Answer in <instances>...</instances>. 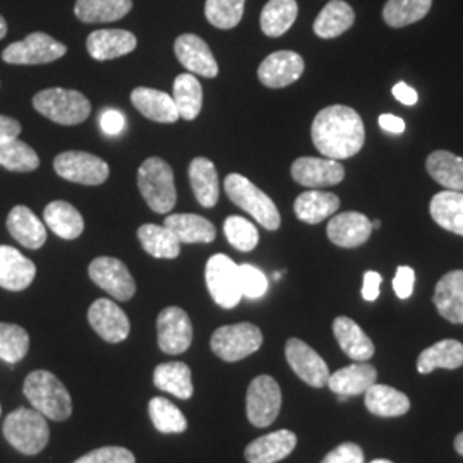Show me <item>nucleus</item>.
<instances>
[{
	"label": "nucleus",
	"mask_w": 463,
	"mask_h": 463,
	"mask_svg": "<svg viewBox=\"0 0 463 463\" xmlns=\"http://www.w3.org/2000/svg\"><path fill=\"white\" fill-rule=\"evenodd\" d=\"M136 45V36L126 30H97L86 40L88 53L99 62L124 57L134 52Z\"/></svg>",
	"instance_id": "obj_22"
},
{
	"label": "nucleus",
	"mask_w": 463,
	"mask_h": 463,
	"mask_svg": "<svg viewBox=\"0 0 463 463\" xmlns=\"http://www.w3.org/2000/svg\"><path fill=\"white\" fill-rule=\"evenodd\" d=\"M36 277V266L17 249L0 246V287L11 292L26 290Z\"/></svg>",
	"instance_id": "obj_21"
},
{
	"label": "nucleus",
	"mask_w": 463,
	"mask_h": 463,
	"mask_svg": "<svg viewBox=\"0 0 463 463\" xmlns=\"http://www.w3.org/2000/svg\"><path fill=\"white\" fill-rule=\"evenodd\" d=\"M432 0H388L383 9V19L392 28L414 24L430 14Z\"/></svg>",
	"instance_id": "obj_42"
},
{
	"label": "nucleus",
	"mask_w": 463,
	"mask_h": 463,
	"mask_svg": "<svg viewBox=\"0 0 463 463\" xmlns=\"http://www.w3.org/2000/svg\"><path fill=\"white\" fill-rule=\"evenodd\" d=\"M249 422L256 428H268L280 414L281 390L271 376H258L250 381L246 398Z\"/></svg>",
	"instance_id": "obj_11"
},
{
	"label": "nucleus",
	"mask_w": 463,
	"mask_h": 463,
	"mask_svg": "<svg viewBox=\"0 0 463 463\" xmlns=\"http://www.w3.org/2000/svg\"><path fill=\"white\" fill-rule=\"evenodd\" d=\"M7 34V23H5V19L0 16V40L4 38Z\"/></svg>",
	"instance_id": "obj_58"
},
{
	"label": "nucleus",
	"mask_w": 463,
	"mask_h": 463,
	"mask_svg": "<svg viewBox=\"0 0 463 463\" xmlns=\"http://www.w3.org/2000/svg\"><path fill=\"white\" fill-rule=\"evenodd\" d=\"M364 395L367 411L378 417H400L407 414L411 409L409 397L386 384L376 383L365 392Z\"/></svg>",
	"instance_id": "obj_36"
},
{
	"label": "nucleus",
	"mask_w": 463,
	"mask_h": 463,
	"mask_svg": "<svg viewBox=\"0 0 463 463\" xmlns=\"http://www.w3.org/2000/svg\"><path fill=\"white\" fill-rule=\"evenodd\" d=\"M227 241L241 252L254 250L260 242L258 229L242 216H229L223 223Z\"/></svg>",
	"instance_id": "obj_47"
},
{
	"label": "nucleus",
	"mask_w": 463,
	"mask_h": 463,
	"mask_svg": "<svg viewBox=\"0 0 463 463\" xmlns=\"http://www.w3.org/2000/svg\"><path fill=\"white\" fill-rule=\"evenodd\" d=\"M67 53L64 43L57 42L50 34L36 32L30 33L23 42L11 43L2 52V59L14 66H40L59 61Z\"/></svg>",
	"instance_id": "obj_8"
},
{
	"label": "nucleus",
	"mask_w": 463,
	"mask_h": 463,
	"mask_svg": "<svg viewBox=\"0 0 463 463\" xmlns=\"http://www.w3.org/2000/svg\"><path fill=\"white\" fill-rule=\"evenodd\" d=\"M304 59L298 52L280 50L268 55L258 69L260 81L268 88H285L296 83L304 72Z\"/></svg>",
	"instance_id": "obj_18"
},
{
	"label": "nucleus",
	"mask_w": 463,
	"mask_h": 463,
	"mask_svg": "<svg viewBox=\"0 0 463 463\" xmlns=\"http://www.w3.org/2000/svg\"><path fill=\"white\" fill-rule=\"evenodd\" d=\"M373 225L367 216L359 212H347L333 216L328 223V239L338 248H359L371 237Z\"/></svg>",
	"instance_id": "obj_19"
},
{
	"label": "nucleus",
	"mask_w": 463,
	"mask_h": 463,
	"mask_svg": "<svg viewBox=\"0 0 463 463\" xmlns=\"http://www.w3.org/2000/svg\"><path fill=\"white\" fill-rule=\"evenodd\" d=\"M137 187L149 208L158 213H170L177 203L174 170L164 158L151 156L137 170Z\"/></svg>",
	"instance_id": "obj_3"
},
{
	"label": "nucleus",
	"mask_w": 463,
	"mask_h": 463,
	"mask_svg": "<svg viewBox=\"0 0 463 463\" xmlns=\"http://www.w3.org/2000/svg\"><path fill=\"white\" fill-rule=\"evenodd\" d=\"M371 225H373V229H381L380 220H374V222H371Z\"/></svg>",
	"instance_id": "obj_59"
},
{
	"label": "nucleus",
	"mask_w": 463,
	"mask_h": 463,
	"mask_svg": "<svg viewBox=\"0 0 463 463\" xmlns=\"http://www.w3.org/2000/svg\"><path fill=\"white\" fill-rule=\"evenodd\" d=\"M99 126H101L103 133L116 136V134H120L124 131V128H126V118H124V116H122L118 110L109 109V110L101 112V116H99Z\"/></svg>",
	"instance_id": "obj_52"
},
{
	"label": "nucleus",
	"mask_w": 463,
	"mask_h": 463,
	"mask_svg": "<svg viewBox=\"0 0 463 463\" xmlns=\"http://www.w3.org/2000/svg\"><path fill=\"white\" fill-rule=\"evenodd\" d=\"M321 463H364V451L355 443H342L331 449Z\"/></svg>",
	"instance_id": "obj_50"
},
{
	"label": "nucleus",
	"mask_w": 463,
	"mask_h": 463,
	"mask_svg": "<svg viewBox=\"0 0 463 463\" xmlns=\"http://www.w3.org/2000/svg\"><path fill=\"white\" fill-rule=\"evenodd\" d=\"M311 137L323 156L340 162L357 155L364 146V122L354 109L331 105L315 117Z\"/></svg>",
	"instance_id": "obj_1"
},
{
	"label": "nucleus",
	"mask_w": 463,
	"mask_h": 463,
	"mask_svg": "<svg viewBox=\"0 0 463 463\" xmlns=\"http://www.w3.org/2000/svg\"><path fill=\"white\" fill-rule=\"evenodd\" d=\"M2 430L7 443L23 455H38L49 445L47 417L34 409L19 407L5 417Z\"/></svg>",
	"instance_id": "obj_4"
},
{
	"label": "nucleus",
	"mask_w": 463,
	"mask_h": 463,
	"mask_svg": "<svg viewBox=\"0 0 463 463\" xmlns=\"http://www.w3.org/2000/svg\"><path fill=\"white\" fill-rule=\"evenodd\" d=\"M340 208V199L333 193L311 189L302 193L294 203V212L300 222L316 225L336 213Z\"/></svg>",
	"instance_id": "obj_30"
},
{
	"label": "nucleus",
	"mask_w": 463,
	"mask_h": 463,
	"mask_svg": "<svg viewBox=\"0 0 463 463\" xmlns=\"http://www.w3.org/2000/svg\"><path fill=\"white\" fill-rule=\"evenodd\" d=\"M19 133H21V124L16 118L0 116V143L13 137H19Z\"/></svg>",
	"instance_id": "obj_54"
},
{
	"label": "nucleus",
	"mask_w": 463,
	"mask_h": 463,
	"mask_svg": "<svg viewBox=\"0 0 463 463\" xmlns=\"http://www.w3.org/2000/svg\"><path fill=\"white\" fill-rule=\"evenodd\" d=\"M206 285L213 300L223 309L235 307L242 298L239 265H235L225 254H215L208 260Z\"/></svg>",
	"instance_id": "obj_10"
},
{
	"label": "nucleus",
	"mask_w": 463,
	"mask_h": 463,
	"mask_svg": "<svg viewBox=\"0 0 463 463\" xmlns=\"http://www.w3.org/2000/svg\"><path fill=\"white\" fill-rule=\"evenodd\" d=\"M225 193L235 206L252 216L266 231H277L280 227V212L277 204L248 177L241 174L227 175Z\"/></svg>",
	"instance_id": "obj_5"
},
{
	"label": "nucleus",
	"mask_w": 463,
	"mask_h": 463,
	"mask_svg": "<svg viewBox=\"0 0 463 463\" xmlns=\"http://www.w3.org/2000/svg\"><path fill=\"white\" fill-rule=\"evenodd\" d=\"M33 107L36 112L47 117L61 126L81 124L91 112L90 99L76 90L49 88L34 95Z\"/></svg>",
	"instance_id": "obj_6"
},
{
	"label": "nucleus",
	"mask_w": 463,
	"mask_h": 463,
	"mask_svg": "<svg viewBox=\"0 0 463 463\" xmlns=\"http://www.w3.org/2000/svg\"><path fill=\"white\" fill-rule=\"evenodd\" d=\"M381 283H383V277L378 271H365L364 283H363V298L367 302H374L378 298Z\"/></svg>",
	"instance_id": "obj_53"
},
{
	"label": "nucleus",
	"mask_w": 463,
	"mask_h": 463,
	"mask_svg": "<svg viewBox=\"0 0 463 463\" xmlns=\"http://www.w3.org/2000/svg\"><path fill=\"white\" fill-rule=\"evenodd\" d=\"M164 225L175 233L181 244H210L215 241V225L203 216L175 213L166 216Z\"/></svg>",
	"instance_id": "obj_28"
},
{
	"label": "nucleus",
	"mask_w": 463,
	"mask_h": 463,
	"mask_svg": "<svg viewBox=\"0 0 463 463\" xmlns=\"http://www.w3.org/2000/svg\"><path fill=\"white\" fill-rule=\"evenodd\" d=\"M189 181L199 204L203 208H213L220 198L215 164L204 156L194 158L189 165Z\"/></svg>",
	"instance_id": "obj_29"
},
{
	"label": "nucleus",
	"mask_w": 463,
	"mask_h": 463,
	"mask_svg": "<svg viewBox=\"0 0 463 463\" xmlns=\"http://www.w3.org/2000/svg\"><path fill=\"white\" fill-rule=\"evenodd\" d=\"M23 392L34 411L50 420L62 422L72 414V400L62 381L50 371H33L26 376Z\"/></svg>",
	"instance_id": "obj_2"
},
{
	"label": "nucleus",
	"mask_w": 463,
	"mask_h": 463,
	"mask_svg": "<svg viewBox=\"0 0 463 463\" xmlns=\"http://www.w3.org/2000/svg\"><path fill=\"white\" fill-rule=\"evenodd\" d=\"M174 101L179 116L185 120H194L203 109V86L191 72L179 74L174 81Z\"/></svg>",
	"instance_id": "obj_41"
},
{
	"label": "nucleus",
	"mask_w": 463,
	"mask_h": 463,
	"mask_svg": "<svg viewBox=\"0 0 463 463\" xmlns=\"http://www.w3.org/2000/svg\"><path fill=\"white\" fill-rule=\"evenodd\" d=\"M381 129L386 133L402 134L405 131V120L402 117L392 116V114H383L380 117Z\"/></svg>",
	"instance_id": "obj_56"
},
{
	"label": "nucleus",
	"mask_w": 463,
	"mask_h": 463,
	"mask_svg": "<svg viewBox=\"0 0 463 463\" xmlns=\"http://www.w3.org/2000/svg\"><path fill=\"white\" fill-rule=\"evenodd\" d=\"M90 279L117 300H129L136 294V281L131 271L120 260L101 256L88 268Z\"/></svg>",
	"instance_id": "obj_12"
},
{
	"label": "nucleus",
	"mask_w": 463,
	"mask_h": 463,
	"mask_svg": "<svg viewBox=\"0 0 463 463\" xmlns=\"http://www.w3.org/2000/svg\"><path fill=\"white\" fill-rule=\"evenodd\" d=\"M153 381L158 390L181 400H189L194 393L191 369L184 363H164L156 365Z\"/></svg>",
	"instance_id": "obj_39"
},
{
	"label": "nucleus",
	"mask_w": 463,
	"mask_h": 463,
	"mask_svg": "<svg viewBox=\"0 0 463 463\" xmlns=\"http://www.w3.org/2000/svg\"><path fill=\"white\" fill-rule=\"evenodd\" d=\"M156 331L158 345L170 355L184 354L193 344V323L181 307H165L156 319Z\"/></svg>",
	"instance_id": "obj_13"
},
{
	"label": "nucleus",
	"mask_w": 463,
	"mask_h": 463,
	"mask_svg": "<svg viewBox=\"0 0 463 463\" xmlns=\"http://www.w3.org/2000/svg\"><path fill=\"white\" fill-rule=\"evenodd\" d=\"M74 463H136V458L128 448L103 447L86 453Z\"/></svg>",
	"instance_id": "obj_49"
},
{
	"label": "nucleus",
	"mask_w": 463,
	"mask_h": 463,
	"mask_svg": "<svg viewBox=\"0 0 463 463\" xmlns=\"http://www.w3.org/2000/svg\"><path fill=\"white\" fill-rule=\"evenodd\" d=\"M148 412L153 426L164 434H181L187 430V419L184 417L181 409L166 398L149 400Z\"/></svg>",
	"instance_id": "obj_44"
},
{
	"label": "nucleus",
	"mask_w": 463,
	"mask_h": 463,
	"mask_svg": "<svg viewBox=\"0 0 463 463\" xmlns=\"http://www.w3.org/2000/svg\"><path fill=\"white\" fill-rule=\"evenodd\" d=\"M432 302L449 323L463 325V269L449 271L438 281Z\"/></svg>",
	"instance_id": "obj_25"
},
{
	"label": "nucleus",
	"mask_w": 463,
	"mask_h": 463,
	"mask_svg": "<svg viewBox=\"0 0 463 463\" xmlns=\"http://www.w3.org/2000/svg\"><path fill=\"white\" fill-rule=\"evenodd\" d=\"M30 350L28 331L17 325L0 323V359L7 364H17Z\"/></svg>",
	"instance_id": "obj_45"
},
{
	"label": "nucleus",
	"mask_w": 463,
	"mask_h": 463,
	"mask_svg": "<svg viewBox=\"0 0 463 463\" xmlns=\"http://www.w3.org/2000/svg\"><path fill=\"white\" fill-rule=\"evenodd\" d=\"M263 345V333L252 323L222 326L213 333L210 347L222 361L237 363L258 352Z\"/></svg>",
	"instance_id": "obj_7"
},
{
	"label": "nucleus",
	"mask_w": 463,
	"mask_h": 463,
	"mask_svg": "<svg viewBox=\"0 0 463 463\" xmlns=\"http://www.w3.org/2000/svg\"><path fill=\"white\" fill-rule=\"evenodd\" d=\"M246 0H206L204 16L218 30L235 28L244 16Z\"/></svg>",
	"instance_id": "obj_46"
},
{
	"label": "nucleus",
	"mask_w": 463,
	"mask_h": 463,
	"mask_svg": "<svg viewBox=\"0 0 463 463\" xmlns=\"http://www.w3.org/2000/svg\"><path fill=\"white\" fill-rule=\"evenodd\" d=\"M239 280L242 298H261L269 287L265 273L252 265L239 266Z\"/></svg>",
	"instance_id": "obj_48"
},
{
	"label": "nucleus",
	"mask_w": 463,
	"mask_h": 463,
	"mask_svg": "<svg viewBox=\"0 0 463 463\" xmlns=\"http://www.w3.org/2000/svg\"><path fill=\"white\" fill-rule=\"evenodd\" d=\"M292 177L296 183L311 189L336 185L345 177V168L338 160L300 156L292 164Z\"/></svg>",
	"instance_id": "obj_16"
},
{
	"label": "nucleus",
	"mask_w": 463,
	"mask_h": 463,
	"mask_svg": "<svg viewBox=\"0 0 463 463\" xmlns=\"http://www.w3.org/2000/svg\"><path fill=\"white\" fill-rule=\"evenodd\" d=\"M432 220L448 232L463 235V193L441 191L434 194L430 204Z\"/></svg>",
	"instance_id": "obj_34"
},
{
	"label": "nucleus",
	"mask_w": 463,
	"mask_h": 463,
	"mask_svg": "<svg viewBox=\"0 0 463 463\" xmlns=\"http://www.w3.org/2000/svg\"><path fill=\"white\" fill-rule=\"evenodd\" d=\"M455 449L463 457V432L455 438Z\"/></svg>",
	"instance_id": "obj_57"
},
{
	"label": "nucleus",
	"mask_w": 463,
	"mask_h": 463,
	"mask_svg": "<svg viewBox=\"0 0 463 463\" xmlns=\"http://www.w3.org/2000/svg\"><path fill=\"white\" fill-rule=\"evenodd\" d=\"M333 333L340 348L355 363H367L374 355V344L363 328L347 316L333 321Z\"/></svg>",
	"instance_id": "obj_26"
},
{
	"label": "nucleus",
	"mask_w": 463,
	"mask_h": 463,
	"mask_svg": "<svg viewBox=\"0 0 463 463\" xmlns=\"http://www.w3.org/2000/svg\"><path fill=\"white\" fill-rule=\"evenodd\" d=\"M355 23V13L345 0H331L315 21V33L319 38L330 40L345 33Z\"/></svg>",
	"instance_id": "obj_32"
},
{
	"label": "nucleus",
	"mask_w": 463,
	"mask_h": 463,
	"mask_svg": "<svg viewBox=\"0 0 463 463\" xmlns=\"http://www.w3.org/2000/svg\"><path fill=\"white\" fill-rule=\"evenodd\" d=\"M393 97H395L400 103L409 105V107L415 105V103H417V99H419L417 91H415L412 86H409L407 83L395 84V86H393Z\"/></svg>",
	"instance_id": "obj_55"
},
{
	"label": "nucleus",
	"mask_w": 463,
	"mask_h": 463,
	"mask_svg": "<svg viewBox=\"0 0 463 463\" xmlns=\"http://www.w3.org/2000/svg\"><path fill=\"white\" fill-rule=\"evenodd\" d=\"M175 57L191 74L203 78H216L218 64L208 43L198 34H181L175 40Z\"/></svg>",
	"instance_id": "obj_17"
},
{
	"label": "nucleus",
	"mask_w": 463,
	"mask_h": 463,
	"mask_svg": "<svg viewBox=\"0 0 463 463\" xmlns=\"http://www.w3.org/2000/svg\"><path fill=\"white\" fill-rule=\"evenodd\" d=\"M131 101L139 114L153 122L174 124L181 118L175 101L165 91L139 86L131 93Z\"/></svg>",
	"instance_id": "obj_23"
},
{
	"label": "nucleus",
	"mask_w": 463,
	"mask_h": 463,
	"mask_svg": "<svg viewBox=\"0 0 463 463\" xmlns=\"http://www.w3.org/2000/svg\"><path fill=\"white\" fill-rule=\"evenodd\" d=\"M371 463H393L390 462V460H373Z\"/></svg>",
	"instance_id": "obj_60"
},
{
	"label": "nucleus",
	"mask_w": 463,
	"mask_h": 463,
	"mask_svg": "<svg viewBox=\"0 0 463 463\" xmlns=\"http://www.w3.org/2000/svg\"><path fill=\"white\" fill-rule=\"evenodd\" d=\"M296 447L298 436L292 430H275L249 443L244 457L249 463H277L287 458Z\"/></svg>",
	"instance_id": "obj_20"
},
{
	"label": "nucleus",
	"mask_w": 463,
	"mask_h": 463,
	"mask_svg": "<svg viewBox=\"0 0 463 463\" xmlns=\"http://www.w3.org/2000/svg\"><path fill=\"white\" fill-rule=\"evenodd\" d=\"M378 371L367 363H355L347 365L335 374H330L328 388L338 397H357L376 384Z\"/></svg>",
	"instance_id": "obj_24"
},
{
	"label": "nucleus",
	"mask_w": 463,
	"mask_h": 463,
	"mask_svg": "<svg viewBox=\"0 0 463 463\" xmlns=\"http://www.w3.org/2000/svg\"><path fill=\"white\" fill-rule=\"evenodd\" d=\"M426 168L430 177L448 191L463 193V158L439 149L428 156Z\"/></svg>",
	"instance_id": "obj_37"
},
{
	"label": "nucleus",
	"mask_w": 463,
	"mask_h": 463,
	"mask_svg": "<svg viewBox=\"0 0 463 463\" xmlns=\"http://www.w3.org/2000/svg\"><path fill=\"white\" fill-rule=\"evenodd\" d=\"M137 239L143 249L153 258L175 260L181 254V241L165 225H141L137 231Z\"/></svg>",
	"instance_id": "obj_38"
},
{
	"label": "nucleus",
	"mask_w": 463,
	"mask_h": 463,
	"mask_svg": "<svg viewBox=\"0 0 463 463\" xmlns=\"http://www.w3.org/2000/svg\"><path fill=\"white\" fill-rule=\"evenodd\" d=\"M415 271L411 266H400L393 280V288L398 298H409L414 292Z\"/></svg>",
	"instance_id": "obj_51"
},
{
	"label": "nucleus",
	"mask_w": 463,
	"mask_h": 463,
	"mask_svg": "<svg viewBox=\"0 0 463 463\" xmlns=\"http://www.w3.org/2000/svg\"><path fill=\"white\" fill-rule=\"evenodd\" d=\"M298 5L296 0H268L261 11V30L266 36L279 38L287 33L296 23Z\"/></svg>",
	"instance_id": "obj_40"
},
{
	"label": "nucleus",
	"mask_w": 463,
	"mask_h": 463,
	"mask_svg": "<svg viewBox=\"0 0 463 463\" xmlns=\"http://www.w3.org/2000/svg\"><path fill=\"white\" fill-rule=\"evenodd\" d=\"M40 165V158L30 145L13 137L0 143V166L11 172H33Z\"/></svg>",
	"instance_id": "obj_43"
},
{
	"label": "nucleus",
	"mask_w": 463,
	"mask_h": 463,
	"mask_svg": "<svg viewBox=\"0 0 463 463\" xmlns=\"http://www.w3.org/2000/svg\"><path fill=\"white\" fill-rule=\"evenodd\" d=\"M88 321L91 328L109 344H120L129 336L131 323L128 315L114 300L99 298L88 309Z\"/></svg>",
	"instance_id": "obj_15"
},
{
	"label": "nucleus",
	"mask_w": 463,
	"mask_h": 463,
	"mask_svg": "<svg viewBox=\"0 0 463 463\" xmlns=\"http://www.w3.org/2000/svg\"><path fill=\"white\" fill-rule=\"evenodd\" d=\"M281 277V273H275V275H273V279H275V280H279V279H280Z\"/></svg>",
	"instance_id": "obj_61"
},
{
	"label": "nucleus",
	"mask_w": 463,
	"mask_h": 463,
	"mask_svg": "<svg viewBox=\"0 0 463 463\" xmlns=\"http://www.w3.org/2000/svg\"><path fill=\"white\" fill-rule=\"evenodd\" d=\"M7 231L26 249H40L47 241V229L28 206H14L7 216Z\"/></svg>",
	"instance_id": "obj_27"
},
{
	"label": "nucleus",
	"mask_w": 463,
	"mask_h": 463,
	"mask_svg": "<svg viewBox=\"0 0 463 463\" xmlns=\"http://www.w3.org/2000/svg\"><path fill=\"white\" fill-rule=\"evenodd\" d=\"M43 220L50 231L66 241L78 239L84 231L83 216L67 201L49 203L43 212Z\"/></svg>",
	"instance_id": "obj_31"
},
{
	"label": "nucleus",
	"mask_w": 463,
	"mask_h": 463,
	"mask_svg": "<svg viewBox=\"0 0 463 463\" xmlns=\"http://www.w3.org/2000/svg\"><path fill=\"white\" fill-rule=\"evenodd\" d=\"M53 168L59 177L69 183L99 185L110 175L109 164L97 155L86 151H66L55 156Z\"/></svg>",
	"instance_id": "obj_9"
},
{
	"label": "nucleus",
	"mask_w": 463,
	"mask_h": 463,
	"mask_svg": "<svg viewBox=\"0 0 463 463\" xmlns=\"http://www.w3.org/2000/svg\"><path fill=\"white\" fill-rule=\"evenodd\" d=\"M133 0H76L74 14L86 24L114 23L128 16Z\"/></svg>",
	"instance_id": "obj_33"
},
{
	"label": "nucleus",
	"mask_w": 463,
	"mask_h": 463,
	"mask_svg": "<svg viewBox=\"0 0 463 463\" xmlns=\"http://www.w3.org/2000/svg\"><path fill=\"white\" fill-rule=\"evenodd\" d=\"M285 357L292 371L309 386L323 388L330 380V369L323 357L298 338H290L285 345Z\"/></svg>",
	"instance_id": "obj_14"
},
{
	"label": "nucleus",
	"mask_w": 463,
	"mask_h": 463,
	"mask_svg": "<svg viewBox=\"0 0 463 463\" xmlns=\"http://www.w3.org/2000/svg\"><path fill=\"white\" fill-rule=\"evenodd\" d=\"M463 365V344L458 340H441L422 350L417 359V371L430 374L436 369H458Z\"/></svg>",
	"instance_id": "obj_35"
}]
</instances>
